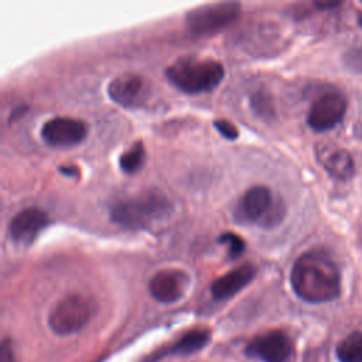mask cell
<instances>
[{
	"instance_id": "18",
	"label": "cell",
	"mask_w": 362,
	"mask_h": 362,
	"mask_svg": "<svg viewBox=\"0 0 362 362\" xmlns=\"http://www.w3.org/2000/svg\"><path fill=\"white\" fill-rule=\"evenodd\" d=\"M218 242L221 243H228L229 245V252H228V256L230 259H236L239 257L243 252H245V242L242 240L240 236L232 233V232H226V233H222L218 239Z\"/></svg>"
},
{
	"instance_id": "22",
	"label": "cell",
	"mask_w": 362,
	"mask_h": 362,
	"mask_svg": "<svg viewBox=\"0 0 362 362\" xmlns=\"http://www.w3.org/2000/svg\"><path fill=\"white\" fill-rule=\"evenodd\" d=\"M0 362H16L13 348L8 342V339H3L0 346Z\"/></svg>"
},
{
	"instance_id": "8",
	"label": "cell",
	"mask_w": 362,
	"mask_h": 362,
	"mask_svg": "<svg viewBox=\"0 0 362 362\" xmlns=\"http://www.w3.org/2000/svg\"><path fill=\"white\" fill-rule=\"evenodd\" d=\"M88 126L85 122L74 117L57 116L47 120L41 127L42 140L57 148H69L85 140Z\"/></svg>"
},
{
	"instance_id": "17",
	"label": "cell",
	"mask_w": 362,
	"mask_h": 362,
	"mask_svg": "<svg viewBox=\"0 0 362 362\" xmlns=\"http://www.w3.org/2000/svg\"><path fill=\"white\" fill-rule=\"evenodd\" d=\"M144 157H146L144 146L141 141H137L119 157V165L123 173L134 174L141 168L144 163Z\"/></svg>"
},
{
	"instance_id": "3",
	"label": "cell",
	"mask_w": 362,
	"mask_h": 362,
	"mask_svg": "<svg viewBox=\"0 0 362 362\" xmlns=\"http://www.w3.org/2000/svg\"><path fill=\"white\" fill-rule=\"evenodd\" d=\"M165 76L181 92L197 95L215 89L225 76V68L215 59L180 57L167 66Z\"/></svg>"
},
{
	"instance_id": "4",
	"label": "cell",
	"mask_w": 362,
	"mask_h": 362,
	"mask_svg": "<svg viewBox=\"0 0 362 362\" xmlns=\"http://www.w3.org/2000/svg\"><path fill=\"white\" fill-rule=\"evenodd\" d=\"M235 221L242 225L256 223L263 228L277 226L284 215V202L266 185H253L243 192L235 208Z\"/></svg>"
},
{
	"instance_id": "25",
	"label": "cell",
	"mask_w": 362,
	"mask_h": 362,
	"mask_svg": "<svg viewBox=\"0 0 362 362\" xmlns=\"http://www.w3.org/2000/svg\"><path fill=\"white\" fill-rule=\"evenodd\" d=\"M358 21H359V24L362 25V14H359V17H358Z\"/></svg>"
},
{
	"instance_id": "23",
	"label": "cell",
	"mask_w": 362,
	"mask_h": 362,
	"mask_svg": "<svg viewBox=\"0 0 362 362\" xmlns=\"http://www.w3.org/2000/svg\"><path fill=\"white\" fill-rule=\"evenodd\" d=\"M341 6V1H320L315 3V7L318 8H332V7H338Z\"/></svg>"
},
{
	"instance_id": "11",
	"label": "cell",
	"mask_w": 362,
	"mask_h": 362,
	"mask_svg": "<svg viewBox=\"0 0 362 362\" xmlns=\"http://www.w3.org/2000/svg\"><path fill=\"white\" fill-rule=\"evenodd\" d=\"M49 223L48 215L40 208H25L17 212L8 223V235L13 242L30 245Z\"/></svg>"
},
{
	"instance_id": "10",
	"label": "cell",
	"mask_w": 362,
	"mask_h": 362,
	"mask_svg": "<svg viewBox=\"0 0 362 362\" xmlns=\"http://www.w3.org/2000/svg\"><path fill=\"white\" fill-rule=\"evenodd\" d=\"M189 276L181 269L158 270L148 281L150 294L160 303L178 301L189 286Z\"/></svg>"
},
{
	"instance_id": "2",
	"label": "cell",
	"mask_w": 362,
	"mask_h": 362,
	"mask_svg": "<svg viewBox=\"0 0 362 362\" xmlns=\"http://www.w3.org/2000/svg\"><path fill=\"white\" fill-rule=\"evenodd\" d=\"M173 204L161 191H143L134 197L116 201L110 206V219L116 225L132 229H148L167 219Z\"/></svg>"
},
{
	"instance_id": "6",
	"label": "cell",
	"mask_w": 362,
	"mask_h": 362,
	"mask_svg": "<svg viewBox=\"0 0 362 362\" xmlns=\"http://www.w3.org/2000/svg\"><path fill=\"white\" fill-rule=\"evenodd\" d=\"M240 17V4L236 1H221L202 4L185 14V24L191 34L204 37L226 28Z\"/></svg>"
},
{
	"instance_id": "9",
	"label": "cell",
	"mask_w": 362,
	"mask_h": 362,
	"mask_svg": "<svg viewBox=\"0 0 362 362\" xmlns=\"http://www.w3.org/2000/svg\"><path fill=\"white\" fill-rule=\"evenodd\" d=\"M293 351L291 339L281 331H270L255 337L246 346V354L263 362H287Z\"/></svg>"
},
{
	"instance_id": "16",
	"label": "cell",
	"mask_w": 362,
	"mask_h": 362,
	"mask_svg": "<svg viewBox=\"0 0 362 362\" xmlns=\"http://www.w3.org/2000/svg\"><path fill=\"white\" fill-rule=\"evenodd\" d=\"M337 356L341 362H362V331L345 337L337 345Z\"/></svg>"
},
{
	"instance_id": "21",
	"label": "cell",
	"mask_w": 362,
	"mask_h": 362,
	"mask_svg": "<svg viewBox=\"0 0 362 362\" xmlns=\"http://www.w3.org/2000/svg\"><path fill=\"white\" fill-rule=\"evenodd\" d=\"M214 126H215V129H216L225 139L235 140V139L239 137L238 129L235 127L233 123H230V122H228V120H215V122H214Z\"/></svg>"
},
{
	"instance_id": "12",
	"label": "cell",
	"mask_w": 362,
	"mask_h": 362,
	"mask_svg": "<svg viewBox=\"0 0 362 362\" xmlns=\"http://www.w3.org/2000/svg\"><path fill=\"white\" fill-rule=\"evenodd\" d=\"M147 93V83L143 76L134 72H124L113 78L107 85L109 98L123 106L136 107Z\"/></svg>"
},
{
	"instance_id": "24",
	"label": "cell",
	"mask_w": 362,
	"mask_h": 362,
	"mask_svg": "<svg viewBox=\"0 0 362 362\" xmlns=\"http://www.w3.org/2000/svg\"><path fill=\"white\" fill-rule=\"evenodd\" d=\"M61 170V173H64V174H76L78 175V170L76 168H71V167H68V168H64V167H61L59 168Z\"/></svg>"
},
{
	"instance_id": "20",
	"label": "cell",
	"mask_w": 362,
	"mask_h": 362,
	"mask_svg": "<svg viewBox=\"0 0 362 362\" xmlns=\"http://www.w3.org/2000/svg\"><path fill=\"white\" fill-rule=\"evenodd\" d=\"M344 64L352 72L362 74V45L351 47L344 54Z\"/></svg>"
},
{
	"instance_id": "13",
	"label": "cell",
	"mask_w": 362,
	"mask_h": 362,
	"mask_svg": "<svg viewBox=\"0 0 362 362\" xmlns=\"http://www.w3.org/2000/svg\"><path fill=\"white\" fill-rule=\"evenodd\" d=\"M256 276V267L252 263H243L229 273L211 283V294L215 300H228L245 288Z\"/></svg>"
},
{
	"instance_id": "19",
	"label": "cell",
	"mask_w": 362,
	"mask_h": 362,
	"mask_svg": "<svg viewBox=\"0 0 362 362\" xmlns=\"http://www.w3.org/2000/svg\"><path fill=\"white\" fill-rule=\"evenodd\" d=\"M252 107L260 116H270L272 109V98L264 90H259L252 96Z\"/></svg>"
},
{
	"instance_id": "7",
	"label": "cell",
	"mask_w": 362,
	"mask_h": 362,
	"mask_svg": "<svg viewBox=\"0 0 362 362\" xmlns=\"http://www.w3.org/2000/svg\"><path fill=\"white\" fill-rule=\"evenodd\" d=\"M346 106V99L341 92H324L313 102L307 115V124L314 132L331 130L344 119Z\"/></svg>"
},
{
	"instance_id": "5",
	"label": "cell",
	"mask_w": 362,
	"mask_h": 362,
	"mask_svg": "<svg viewBox=\"0 0 362 362\" xmlns=\"http://www.w3.org/2000/svg\"><path fill=\"white\" fill-rule=\"evenodd\" d=\"M98 305L83 294H68L58 300L48 313V325L58 335H71L82 329L95 315Z\"/></svg>"
},
{
	"instance_id": "15",
	"label": "cell",
	"mask_w": 362,
	"mask_h": 362,
	"mask_svg": "<svg viewBox=\"0 0 362 362\" xmlns=\"http://www.w3.org/2000/svg\"><path fill=\"white\" fill-rule=\"evenodd\" d=\"M211 339V334L208 329H191L187 334H184L170 349L171 354H180V355H188L192 352H197L202 349Z\"/></svg>"
},
{
	"instance_id": "1",
	"label": "cell",
	"mask_w": 362,
	"mask_h": 362,
	"mask_svg": "<svg viewBox=\"0 0 362 362\" xmlns=\"http://www.w3.org/2000/svg\"><path fill=\"white\" fill-rule=\"evenodd\" d=\"M290 283L294 293L307 303H328L341 294V274L332 257L314 249L303 253L293 264Z\"/></svg>"
},
{
	"instance_id": "14",
	"label": "cell",
	"mask_w": 362,
	"mask_h": 362,
	"mask_svg": "<svg viewBox=\"0 0 362 362\" xmlns=\"http://www.w3.org/2000/svg\"><path fill=\"white\" fill-rule=\"evenodd\" d=\"M318 160L325 171L335 180L346 181L355 174V164L352 156L341 147H321Z\"/></svg>"
}]
</instances>
